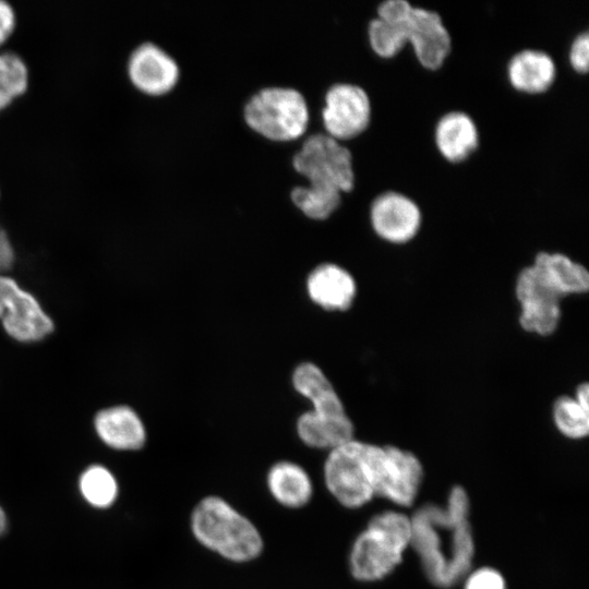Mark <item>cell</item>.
Masks as SVG:
<instances>
[{
	"label": "cell",
	"mask_w": 589,
	"mask_h": 589,
	"mask_svg": "<svg viewBox=\"0 0 589 589\" xmlns=\"http://www.w3.org/2000/svg\"><path fill=\"white\" fill-rule=\"evenodd\" d=\"M464 589H506V582L498 570L483 566L465 576Z\"/></svg>",
	"instance_id": "cb8c5ba5"
},
{
	"label": "cell",
	"mask_w": 589,
	"mask_h": 589,
	"mask_svg": "<svg viewBox=\"0 0 589 589\" xmlns=\"http://www.w3.org/2000/svg\"><path fill=\"white\" fill-rule=\"evenodd\" d=\"M292 385L312 405L296 423L297 435L305 446L328 452L354 437V425L342 400L320 366L300 363L292 373Z\"/></svg>",
	"instance_id": "5b68a950"
},
{
	"label": "cell",
	"mask_w": 589,
	"mask_h": 589,
	"mask_svg": "<svg viewBox=\"0 0 589 589\" xmlns=\"http://www.w3.org/2000/svg\"><path fill=\"white\" fill-rule=\"evenodd\" d=\"M247 125L261 136L287 142L301 137L310 122L304 96L292 87L269 86L250 97L243 108Z\"/></svg>",
	"instance_id": "ba28073f"
},
{
	"label": "cell",
	"mask_w": 589,
	"mask_h": 589,
	"mask_svg": "<svg viewBox=\"0 0 589 589\" xmlns=\"http://www.w3.org/2000/svg\"><path fill=\"white\" fill-rule=\"evenodd\" d=\"M476 121L465 111L444 113L434 128V143L441 156L449 163L466 160L479 146Z\"/></svg>",
	"instance_id": "ac0fdd59"
},
{
	"label": "cell",
	"mask_w": 589,
	"mask_h": 589,
	"mask_svg": "<svg viewBox=\"0 0 589 589\" xmlns=\"http://www.w3.org/2000/svg\"><path fill=\"white\" fill-rule=\"evenodd\" d=\"M383 445L352 438L327 452L323 483L342 507L357 509L376 497Z\"/></svg>",
	"instance_id": "52a82bcc"
},
{
	"label": "cell",
	"mask_w": 589,
	"mask_h": 589,
	"mask_svg": "<svg viewBox=\"0 0 589 589\" xmlns=\"http://www.w3.org/2000/svg\"><path fill=\"white\" fill-rule=\"evenodd\" d=\"M0 322L5 334L22 344L43 340L55 329L38 299L5 274H0Z\"/></svg>",
	"instance_id": "30bf717a"
},
{
	"label": "cell",
	"mask_w": 589,
	"mask_h": 589,
	"mask_svg": "<svg viewBox=\"0 0 589 589\" xmlns=\"http://www.w3.org/2000/svg\"><path fill=\"white\" fill-rule=\"evenodd\" d=\"M79 491L91 506L107 508L117 501L119 484L108 468L94 464L82 471L79 478Z\"/></svg>",
	"instance_id": "44dd1931"
},
{
	"label": "cell",
	"mask_w": 589,
	"mask_h": 589,
	"mask_svg": "<svg viewBox=\"0 0 589 589\" xmlns=\"http://www.w3.org/2000/svg\"><path fill=\"white\" fill-rule=\"evenodd\" d=\"M469 508L467 492L455 485L445 505L424 504L410 516V546L428 579L437 587L454 586L471 569L474 540Z\"/></svg>",
	"instance_id": "6da1fadb"
},
{
	"label": "cell",
	"mask_w": 589,
	"mask_h": 589,
	"mask_svg": "<svg viewBox=\"0 0 589 589\" xmlns=\"http://www.w3.org/2000/svg\"><path fill=\"white\" fill-rule=\"evenodd\" d=\"M556 73L554 59L548 52L533 48L513 55L506 67L512 87L530 95L546 92L553 85Z\"/></svg>",
	"instance_id": "d6986e66"
},
{
	"label": "cell",
	"mask_w": 589,
	"mask_h": 589,
	"mask_svg": "<svg viewBox=\"0 0 589 589\" xmlns=\"http://www.w3.org/2000/svg\"><path fill=\"white\" fill-rule=\"evenodd\" d=\"M370 221L373 231L382 240L405 244L418 235L422 225V212L410 196L389 190L373 200Z\"/></svg>",
	"instance_id": "4fadbf2b"
},
{
	"label": "cell",
	"mask_w": 589,
	"mask_h": 589,
	"mask_svg": "<svg viewBox=\"0 0 589 589\" xmlns=\"http://www.w3.org/2000/svg\"><path fill=\"white\" fill-rule=\"evenodd\" d=\"M8 518L4 509L0 506V536L7 531Z\"/></svg>",
	"instance_id": "83f0119b"
},
{
	"label": "cell",
	"mask_w": 589,
	"mask_h": 589,
	"mask_svg": "<svg viewBox=\"0 0 589 589\" xmlns=\"http://www.w3.org/2000/svg\"><path fill=\"white\" fill-rule=\"evenodd\" d=\"M422 480V464L412 452L384 445L376 497L408 507L414 502Z\"/></svg>",
	"instance_id": "5bb4252c"
},
{
	"label": "cell",
	"mask_w": 589,
	"mask_h": 589,
	"mask_svg": "<svg viewBox=\"0 0 589 589\" xmlns=\"http://www.w3.org/2000/svg\"><path fill=\"white\" fill-rule=\"evenodd\" d=\"M189 529L202 548L229 563H251L265 549L256 524L217 494L205 495L195 503L189 515Z\"/></svg>",
	"instance_id": "277c9868"
},
{
	"label": "cell",
	"mask_w": 589,
	"mask_h": 589,
	"mask_svg": "<svg viewBox=\"0 0 589 589\" xmlns=\"http://www.w3.org/2000/svg\"><path fill=\"white\" fill-rule=\"evenodd\" d=\"M290 197L298 209L314 220L328 218L341 202L340 192L309 184L294 187Z\"/></svg>",
	"instance_id": "7402d4cb"
},
{
	"label": "cell",
	"mask_w": 589,
	"mask_h": 589,
	"mask_svg": "<svg viewBox=\"0 0 589 589\" xmlns=\"http://www.w3.org/2000/svg\"><path fill=\"white\" fill-rule=\"evenodd\" d=\"M411 543V519L397 510L381 512L356 536L348 553V569L360 582L388 576Z\"/></svg>",
	"instance_id": "8992f818"
},
{
	"label": "cell",
	"mask_w": 589,
	"mask_h": 589,
	"mask_svg": "<svg viewBox=\"0 0 589 589\" xmlns=\"http://www.w3.org/2000/svg\"><path fill=\"white\" fill-rule=\"evenodd\" d=\"M568 61L577 73L585 74L589 68V34L580 32L573 39L568 50Z\"/></svg>",
	"instance_id": "d4e9b609"
},
{
	"label": "cell",
	"mask_w": 589,
	"mask_h": 589,
	"mask_svg": "<svg viewBox=\"0 0 589 589\" xmlns=\"http://www.w3.org/2000/svg\"><path fill=\"white\" fill-rule=\"evenodd\" d=\"M16 27V13L9 0H0V49L4 48Z\"/></svg>",
	"instance_id": "484cf974"
},
{
	"label": "cell",
	"mask_w": 589,
	"mask_h": 589,
	"mask_svg": "<svg viewBox=\"0 0 589 589\" xmlns=\"http://www.w3.org/2000/svg\"><path fill=\"white\" fill-rule=\"evenodd\" d=\"M306 292L316 305L328 311L348 310L357 294L353 276L334 263L317 265L306 278Z\"/></svg>",
	"instance_id": "e0dca14e"
},
{
	"label": "cell",
	"mask_w": 589,
	"mask_h": 589,
	"mask_svg": "<svg viewBox=\"0 0 589 589\" xmlns=\"http://www.w3.org/2000/svg\"><path fill=\"white\" fill-rule=\"evenodd\" d=\"M265 485L269 496L287 509H301L314 496V482L309 471L289 459L275 461L267 469Z\"/></svg>",
	"instance_id": "2e32d148"
},
{
	"label": "cell",
	"mask_w": 589,
	"mask_h": 589,
	"mask_svg": "<svg viewBox=\"0 0 589 589\" xmlns=\"http://www.w3.org/2000/svg\"><path fill=\"white\" fill-rule=\"evenodd\" d=\"M93 425L98 438L115 450L134 452L146 443L144 422L139 413L127 405L100 409L94 417Z\"/></svg>",
	"instance_id": "9a60e30c"
},
{
	"label": "cell",
	"mask_w": 589,
	"mask_h": 589,
	"mask_svg": "<svg viewBox=\"0 0 589 589\" xmlns=\"http://www.w3.org/2000/svg\"><path fill=\"white\" fill-rule=\"evenodd\" d=\"M294 170L309 185L349 192L354 185L353 155L340 141L326 133L308 136L293 155Z\"/></svg>",
	"instance_id": "9c48e42d"
},
{
	"label": "cell",
	"mask_w": 589,
	"mask_h": 589,
	"mask_svg": "<svg viewBox=\"0 0 589 589\" xmlns=\"http://www.w3.org/2000/svg\"><path fill=\"white\" fill-rule=\"evenodd\" d=\"M130 85L149 97L171 92L180 79L177 60L154 41H142L130 50L124 64Z\"/></svg>",
	"instance_id": "7c38bea8"
},
{
	"label": "cell",
	"mask_w": 589,
	"mask_h": 589,
	"mask_svg": "<svg viewBox=\"0 0 589 589\" xmlns=\"http://www.w3.org/2000/svg\"><path fill=\"white\" fill-rule=\"evenodd\" d=\"M574 398L582 406L589 408V384L587 382L578 384Z\"/></svg>",
	"instance_id": "4316f807"
},
{
	"label": "cell",
	"mask_w": 589,
	"mask_h": 589,
	"mask_svg": "<svg viewBox=\"0 0 589 589\" xmlns=\"http://www.w3.org/2000/svg\"><path fill=\"white\" fill-rule=\"evenodd\" d=\"M589 276L580 263L558 252H539L515 283L519 324L528 333L552 335L561 321V300L587 292Z\"/></svg>",
	"instance_id": "7a4b0ae2"
},
{
	"label": "cell",
	"mask_w": 589,
	"mask_h": 589,
	"mask_svg": "<svg viewBox=\"0 0 589 589\" xmlns=\"http://www.w3.org/2000/svg\"><path fill=\"white\" fill-rule=\"evenodd\" d=\"M29 71L15 51L0 49V112L9 108L28 89Z\"/></svg>",
	"instance_id": "ffe728a7"
},
{
	"label": "cell",
	"mask_w": 589,
	"mask_h": 589,
	"mask_svg": "<svg viewBox=\"0 0 589 589\" xmlns=\"http://www.w3.org/2000/svg\"><path fill=\"white\" fill-rule=\"evenodd\" d=\"M373 52L389 59L410 44L418 62L428 70L440 69L452 49V38L441 15L406 0H385L368 25Z\"/></svg>",
	"instance_id": "3957f363"
},
{
	"label": "cell",
	"mask_w": 589,
	"mask_h": 589,
	"mask_svg": "<svg viewBox=\"0 0 589 589\" xmlns=\"http://www.w3.org/2000/svg\"><path fill=\"white\" fill-rule=\"evenodd\" d=\"M556 429L566 437L580 440L589 433V408L582 406L574 396L562 395L552 408Z\"/></svg>",
	"instance_id": "603a6c76"
},
{
	"label": "cell",
	"mask_w": 589,
	"mask_h": 589,
	"mask_svg": "<svg viewBox=\"0 0 589 589\" xmlns=\"http://www.w3.org/2000/svg\"><path fill=\"white\" fill-rule=\"evenodd\" d=\"M371 119V98L363 87L341 82L327 89L322 108L327 135L340 142L351 140L368 129Z\"/></svg>",
	"instance_id": "8fae6325"
}]
</instances>
